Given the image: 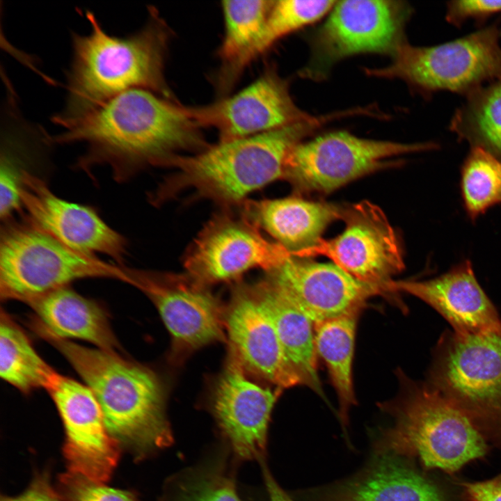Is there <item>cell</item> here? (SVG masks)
<instances>
[{
  "instance_id": "1",
  "label": "cell",
  "mask_w": 501,
  "mask_h": 501,
  "mask_svg": "<svg viewBox=\"0 0 501 501\" xmlns=\"http://www.w3.org/2000/svg\"><path fill=\"white\" fill-rule=\"evenodd\" d=\"M51 141L84 143L86 150L78 166L106 164L118 181L146 166H160L179 150L200 151L208 146L183 105L143 88L108 100L51 136Z\"/></svg>"
},
{
  "instance_id": "2",
  "label": "cell",
  "mask_w": 501,
  "mask_h": 501,
  "mask_svg": "<svg viewBox=\"0 0 501 501\" xmlns=\"http://www.w3.org/2000/svg\"><path fill=\"white\" fill-rule=\"evenodd\" d=\"M86 17L90 33H71L65 103L51 117L54 124L63 128L130 89L149 90L172 100L164 77L168 28L155 8H149L143 27L124 37L108 33L93 12L87 10Z\"/></svg>"
},
{
  "instance_id": "3",
  "label": "cell",
  "mask_w": 501,
  "mask_h": 501,
  "mask_svg": "<svg viewBox=\"0 0 501 501\" xmlns=\"http://www.w3.org/2000/svg\"><path fill=\"white\" fill-rule=\"evenodd\" d=\"M45 339L62 353L93 392L108 432L121 448L141 460L172 444L163 386L152 370L117 351L58 338Z\"/></svg>"
},
{
  "instance_id": "4",
  "label": "cell",
  "mask_w": 501,
  "mask_h": 501,
  "mask_svg": "<svg viewBox=\"0 0 501 501\" xmlns=\"http://www.w3.org/2000/svg\"><path fill=\"white\" fill-rule=\"evenodd\" d=\"M325 117L208 145L194 155H173L160 166L175 173L153 196L161 202L185 189L223 204L239 203L253 191L283 177L287 157Z\"/></svg>"
},
{
  "instance_id": "5",
  "label": "cell",
  "mask_w": 501,
  "mask_h": 501,
  "mask_svg": "<svg viewBox=\"0 0 501 501\" xmlns=\"http://www.w3.org/2000/svg\"><path fill=\"white\" fill-rule=\"evenodd\" d=\"M399 396L381 407L393 419L376 445L411 459L425 470L454 474L488 452L486 440L470 420L426 382L399 373Z\"/></svg>"
},
{
  "instance_id": "6",
  "label": "cell",
  "mask_w": 501,
  "mask_h": 501,
  "mask_svg": "<svg viewBox=\"0 0 501 501\" xmlns=\"http://www.w3.org/2000/svg\"><path fill=\"white\" fill-rule=\"evenodd\" d=\"M0 237L2 300L30 301L84 278L130 284L128 268L76 251L25 221L5 222Z\"/></svg>"
},
{
  "instance_id": "7",
  "label": "cell",
  "mask_w": 501,
  "mask_h": 501,
  "mask_svg": "<svg viewBox=\"0 0 501 501\" xmlns=\"http://www.w3.org/2000/svg\"><path fill=\"white\" fill-rule=\"evenodd\" d=\"M501 450V333L440 337L426 381Z\"/></svg>"
},
{
  "instance_id": "8",
  "label": "cell",
  "mask_w": 501,
  "mask_h": 501,
  "mask_svg": "<svg viewBox=\"0 0 501 501\" xmlns=\"http://www.w3.org/2000/svg\"><path fill=\"white\" fill-rule=\"evenodd\" d=\"M501 30L495 24L429 47L405 40L390 65L366 69L370 76L399 79L425 94L449 91L465 96L501 77Z\"/></svg>"
},
{
  "instance_id": "9",
  "label": "cell",
  "mask_w": 501,
  "mask_h": 501,
  "mask_svg": "<svg viewBox=\"0 0 501 501\" xmlns=\"http://www.w3.org/2000/svg\"><path fill=\"white\" fill-rule=\"evenodd\" d=\"M436 147L431 142L402 143L333 132L295 145L287 157L283 177L299 192L330 193L390 166L395 157Z\"/></svg>"
},
{
  "instance_id": "10",
  "label": "cell",
  "mask_w": 501,
  "mask_h": 501,
  "mask_svg": "<svg viewBox=\"0 0 501 501\" xmlns=\"http://www.w3.org/2000/svg\"><path fill=\"white\" fill-rule=\"evenodd\" d=\"M325 22L314 35L310 60L302 74L324 77L335 63L361 53H394L405 41L404 28L411 14L401 1L347 0L336 1Z\"/></svg>"
},
{
  "instance_id": "11",
  "label": "cell",
  "mask_w": 501,
  "mask_h": 501,
  "mask_svg": "<svg viewBox=\"0 0 501 501\" xmlns=\"http://www.w3.org/2000/svg\"><path fill=\"white\" fill-rule=\"evenodd\" d=\"M130 285L154 303L172 338L174 356H183L225 340V313L217 299L188 273L129 268Z\"/></svg>"
},
{
  "instance_id": "12",
  "label": "cell",
  "mask_w": 501,
  "mask_h": 501,
  "mask_svg": "<svg viewBox=\"0 0 501 501\" xmlns=\"http://www.w3.org/2000/svg\"><path fill=\"white\" fill-rule=\"evenodd\" d=\"M344 231L330 240L298 254L323 255L356 279L389 292L392 277L404 268L399 240L385 213L363 200L345 208Z\"/></svg>"
},
{
  "instance_id": "13",
  "label": "cell",
  "mask_w": 501,
  "mask_h": 501,
  "mask_svg": "<svg viewBox=\"0 0 501 501\" xmlns=\"http://www.w3.org/2000/svg\"><path fill=\"white\" fill-rule=\"evenodd\" d=\"M291 255L279 244L264 238L245 217L221 214L198 234L184 266L189 276L207 285L234 279L253 268L269 271Z\"/></svg>"
},
{
  "instance_id": "14",
  "label": "cell",
  "mask_w": 501,
  "mask_h": 501,
  "mask_svg": "<svg viewBox=\"0 0 501 501\" xmlns=\"http://www.w3.org/2000/svg\"><path fill=\"white\" fill-rule=\"evenodd\" d=\"M46 390L63 424V453L68 470L96 482H108L121 447L108 432L93 392L85 383L58 373Z\"/></svg>"
},
{
  "instance_id": "15",
  "label": "cell",
  "mask_w": 501,
  "mask_h": 501,
  "mask_svg": "<svg viewBox=\"0 0 501 501\" xmlns=\"http://www.w3.org/2000/svg\"><path fill=\"white\" fill-rule=\"evenodd\" d=\"M184 109L199 127L216 129L220 141L246 138L315 118L297 107L287 84L273 70L233 96Z\"/></svg>"
},
{
  "instance_id": "16",
  "label": "cell",
  "mask_w": 501,
  "mask_h": 501,
  "mask_svg": "<svg viewBox=\"0 0 501 501\" xmlns=\"http://www.w3.org/2000/svg\"><path fill=\"white\" fill-rule=\"evenodd\" d=\"M20 197L26 220L67 247L87 255H106L123 266L125 238L94 208L59 198L41 178L24 170Z\"/></svg>"
},
{
  "instance_id": "17",
  "label": "cell",
  "mask_w": 501,
  "mask_h": 501,
  "mask_svg": "<svg viewBox=\"0 0 501 501\" xmlns=\"http://www.w3.org/2000/svg\"><path fill=\"white\" fill-rule=\"evenodd\" d=\"M266 278L317 324L361 312L367 301L386 294L363 283L333 263H321L291 255Z\"/></svg>"
},
{
  "instance_id": "18",
  "label": "cell",
  "mask_w": 501,
  "mask_h": 501,
  "mask_svg": "<svg viewBox=\"0 0 501 501\" xmlns=\"http://www.w3.org/2000/svg\"><path fill=\"white\" fill-rule=\"evenodd\" d=\"M212 403L218 426L234 455L242 460H263L269 422L282 389L262 387L248 379L230 353Z\"/></svg>"
},
{
  "instance_id": "19",
  "label": "cell",
  "mask_w": 501,
  "mask_h": 501,
  "mask_svg": "<svg viewBox=\"0 0 501 501\" xmlns=\"http://www.w3.org/2000/svg\"><path fill=\"white\" fill-rule=\"evenodd\" d=\"M231 353L245 370L284 389L302 385L254 285L240 286L225 314Z\"/></svg>"
},
{
  "instance_id": "20",
  "label": "cell",
  "mask_w": 501,
  "mask_h": 501,
  "mask_svg": "<svg viewBox=\"0 0 501 501\" xmlns=\"http://www.w3.org/2000/svg\"><path fill=\"white\" fill-rule=\"evenodd\" d=\"M306 501H453L438 481L419 470L413 459L376 450L351 477L306 491Z\"/></svg>"
},
{
  "instance_id": "21",
  "label": "cell",
  "mask_w": 501,
  "mask_h": 501,
  "mask_svg": "<svg viewBox=\"0 0 501 501\" xmlns=\"http://www.w3.org/2000/svg\"><path fill=\"white\" fill-rule=\"evenodd\" d=\"M388 289L390 293H406L425 302L443 317L459 335L501 333V319L477 280L469 261L427 280H392Z\"/></svg>"
},
{
  "instance_id": "22",
  "label": "cell",
  "mask_w": 501,
  "mask_h": 501,
  "mask_svg": "<svg viewBox=\"0 0 501 501\" xmlns=\"http://www.w3.org/2000/svg\"><path fill=\"white\" fill-rule=\"evenodd\" d=\"M243 206L244 217L294 256L317 246L327 226L342 218L344 212L333 204L296 196L246 201Z\"/></svg>"
},
{
  "instance_id": "23",
  "label": "cell",
  "mask_w": 501,
  "mask_h": 501,
  "mask_svg": "<svg viewBox=\"0 0 501 501\" xmlns=\"http://www.w3.org/2000/svg\"><path fill=\"white\" fill-rule=\"evenodd\" d=\"M27 304L37 317V328L43 337L81 340L110 351L120 347L103 308L68 286Z\"/></svg>"
},
{
  "instance_id": "24",
  "label": "cell",
  "mask_w": 501,
  "mask_h": 501,
  "mask_svg": "<svg viewBox=\"0 0 501 501\" xmlns=\"http://www.w3.org/2000/svg\"><path fill=\"white\" fill-rule=\"evenodd\" d=\"M253 285L273 320L287 358L302 385L322 395L314 323L266 278Z\"/></svg>"
},
{
  "instance_id": "25",
  "label": "cell",
  "mask_w": 501,
  "mask_h": 501,
  "mask_svg": "<svg viewBox=\"0 0 501 501\" xmlns=\"http://www.w3.org/2000/svg\"><path fill=\"white\" fill-rule=\"evenodd\" d=\"M274 1L222 2L225 35L218 55L223 62L220 86L231 85L248 64V58L264 31Z\"/></svg>"
},
{
  "instance_id": "26",
  "label": "cell",
  "mask_w": 501,
  "mask_h": 501,
  "mask_svg": "<svg viewBox=\"0 0 501 501\" xmlns=\"http://www.w3.org/2000/svg\"><path fill=\"white\" fill-rule=\"evenodd\" d=\"M360 312H353L315 325L317 356L325 363L339 402V417L345 427L349 412L356 404L353 383V359L357 321Z\"/></svg>"
},
{
  "instance_id": "27",
  "label": "cell",
  "mask_w": 501,
  "mask_h": 501,
  "mask_svg": "<svg viewBox=\"0 0 501 501\" xmlns=\"http://www.w3.org/2000/svg\"><path fill=\"white\" fill-rule=\"evenodd\" d=\"M58 372L38 353L27 335L1 310L0 319V376L22 392L47 390Z\"/></svg>"
},
{
  "instance_id": "28",
  "label": "cell",
  "mask_w": 501,
  "mask_h": 501,
  "mask_svg": "<svg viewBox=\"0 0 501 501\" xmlns=\"http://www.w3.org/2000/svg\"><path fill=\"white\" fill-rule=\"evenodd\" d=\"M450 128L460 138L486 149L501 159V77L466 96Z\"/></svg>"
},
{
  "instance_id": "29",
  "label": "cell",
  "mask_w": 501,
  "mask_h": 501,
  "mask_svg": "<svg viewBox=\"0 0 501 501\" xmlns=\"http://www.w3.org/2000/svg\"><path fill=\"white\" fill-rule=\"evenodd\" d=\"M461 191L472 219L501 203V159L483 148L472 147L463 165Z\"/></svg>"
},
{
  "instance_id": "30",
  "label": "cell",
  "mask_w": 501,
  "mask_h": 501,
  "mask_svg": "<svg viewBox=\"0 0 501 501\" xmlns=\"http://www.w3.org/2000/svg\"><path fill=\"white\" fill-rule=\"evenodd\" d=\"M0 217L5 222L22 206L20 190L24 156L37 141L28 130L9 126L1 130Z\"/></svg>"
},
{
  "instance_id": "31",
  "label": "cell",
  "mask_w": 501,
  "mask_h": 501,
  "mask_svg": "<svg viewBox=\"0 0 501 501\" xmlns=\"http://www.w3.org/2000/svg\"><path fill=\"white\" fill-rule=\"evenodd\" d=\"M335 1H274L262 35L248 58V64L285 35L315 22L329 13Z\"/></svg>"
},
{
  "instance_id": "32",
  "label": "cell",
  "mask_w": 501,
  "mask_h": 501,
  "mask_svg": "<svg viewBox=\"0 0 501 501\" xmlns=\"http://www.w3.org/2000/svg\"><path fill=\"white\" fill-rule=\"evenodd\" d=\"M172 501H243L234 479L220 468L188 474L177 485Z\"/></svg>"
},
{
  "instance_id": "33",
  "label": "cell",
  "mask_w": 501,
  "mask_h": 501,
  "mask_svg": "<svg viewBox=\"0 0 501 501\" xmlns=\"http://www.w3.org/2000/svg\"><path fill=\"white\" fill-rule=\"evenodd\" d=\"M58 488L65 501H138L133 491L109 487L69 470L59 475Z\"/></svg>"
},
{
  "instance_id": "34",
  "label": "cell",
  "mask_w": 501,
  "mask_h": 501,
  "mask_svg": "<svg viewBox=\"0 0 501 501\" xmlns=\"http://www.w3.org/2000/svg\"><path fill=\"white\" fill-rule=\"evenodd\" d=\"M501 13V0H454L447 2L445 19L459 26L470 19L484 20Z\"/></svg>"
},
{
  "instance_id": "35",
  "label": "cell",
  "mask_w": 501,
  "mask_h": 501,
  "mask_svg": "<svg viewBox=\"0 0 501 501\" xmlns=\"http://www.w3.org/2000/svg\"><path fill=\"white\" fill-rule=\"evenodd\" d=\"M1 501H65L51 484L49 473H35L28 487L19 495L10 497L1 495Z\"/></svg>"
},
{
  "instance_id": "36",
  "label": "cell",
  "mask_w": 501,
  "mask_h": 501,
  "mask_svg": "<svg viewBox=\"0 0 501 501\" xmlns=\"http://www.w3.org/2000/svg\"><path fill=\"white\" fill-rule=\"evenodd\" d=\"M458 484L461 501H501V473L489 479Z\"/></svg>"
},
{
  "instance_id": "37",
  "label": "cell",
  "mask_w": 501,
  "mask_h": 501,
  "mask_svg": "<svg viewBox=\"0 0 501 501\" xmlns=\"http://www.w3.org/2000/svg\"><path fill=\"white\" fill-rule=\"evenodd\" d=\"M260 461L262 462V472L270 501H294L274 479L264 459Z\"/></svg>"
}]
</instances>
